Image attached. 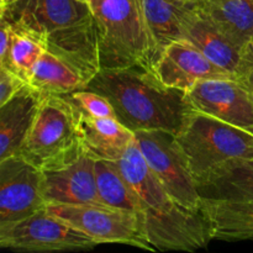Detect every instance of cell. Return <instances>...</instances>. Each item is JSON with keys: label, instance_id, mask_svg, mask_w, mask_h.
<instances>
[{"label": "cell", "instance_id": "6da1fadb", "mask_svg": "<svg viewBox=\"0 0 253 253\" xmlns=\"http://www.w3.org/2000/svg\"><path fill=\"white\" fill-rule=\"evenodd\" d=\"M138 203L141 227L153 251L195 252L212 241L203 210L178 204L151 172L133 141L116 161Z\"/></svg>", "mask_w": 253, "mask_h": 253}, {"label": "cell", "instance_id": "7a4b0ae2", "mask_svg": "<svg viewBox=\"0 0 253 253\" xmlns=\"http://www.w3.org/2000/svg\"><path fill=\"white\" fill-rule=\"evenodd\" d=\"M86 88L105 96L116 119L133 132L165 130L178 135L194 111L184 91L169 88L142 67L101 69Z\"/></svg>", "mask_w": 253, "mask_h": 253}, {"label": "cell", "instance_id": "3957f363", "mask_svg": "<svg viewBox=\"0 0 253 253\" xmlns=\"http://www.w3.org/2000/svg\"><path fill=\"white\" fill-rule=\"evenodd\" d=\"M101 69L142 67L153 71L157 52L138 0H90Z\"/></svg>", "mask_w": 253, "mask_h": 253}, {"label": "cell", "instance_id": "277c9868", "mask_svg": "<svg viewBox=\"0 0 253 253\" xmlns=\"http://www.w3.org/2000/svg\"><path fill=\"white\" fill-rule=\"evenodd\" d=\"M84 153L76 105L67 96H43L19 155L41 170H49Z\"/></svg>", "mask_w": 253, "mask_h": 253}, {"label": "cell", "instance_id": "5b68a950", "mask_svg": "<svg viewBox=\"0 0 253 253\" xmlns=\"http://www.w3.org/2000/svg\"><path fill=\"white\" fill-rule=\"evenodd\" d=\"M175 136L195 182L230 161H253L252 133L207 114L193 111Z\"/></svg>", "mask_w": 253, "mask_h": 253}, {"label": "cell", "instance_id": "8992f818", "mask_svg": "<svg viewBox=\"0 0 253 253\" xmlns=\"http://www.w3.org/2000/svg\"><path fill=\"white\" fill-rule=\"evenodd\" d=\"M135 141L146 163L168 194L183 207L202 210L197 182L177 136L165 130H140Z\"/></svg>", "mask_w": 253, "mask_h": 253}, {"label": "cell", "instance_id": "52a82bcc", "mask_svg": "<svg viewBox=\"0 0 253 253\" xmlns=\"http://www.w3.org/2000/svg\"><path fill=\"white\" fill-rule=\"evenodd\" d=\"M93 239L49 214L46 209L0 226V247L16 252L88 251Z\"/></svg>", "mask_w": 253, "mask_h": 253}, {"label": "cell", "instance_id": "ba28073f", "mask_svg": "<svg viewBox=\"0 0 253 253\" xmlns=\"http://www.w3.org/2000/svg\"><path fill=\"white\" fill-rule=\"evenodd\" d=\"M46 210L98 245L119 244L153 251L136 214L98 205H47Z\"/></svg>", "mask_w": 253, "mask_h": 253}, {"label": "cell", "instance_id": "9c48e42d", "mask_svg": "<svg viewBox=\"0 0 253 253\" xmlns=\"http://www.w3.org/2000/svg\"><path fill=\"white\" fill-rule=\"evenodd\" d=\"M43 172L20 155L0 160V226L46 209Z\"/></svg>", "mask_w": 253, "mask_h": 253}, {"label": "cell", "instance_id": "30bf717a", "mask_svg": "<svg viewBox=\"0 0 253 253\" xmlns=\"http://www.w3.org/2000/svg\"><path fill=\"white\" fill-rule=\"evenodd\" d=\"M192 109L253 135V100L237 79H205L185 93Z\"/></svg>", "mask_w": 253, "mask_h": 253}, {"label": "cell", "instance_id": "8fae6325", "mask_svg": "<svg viewBox=\"0 0 253 253\" xmlns=\"http://www.w3.org/2000/svg\"><path fill=\"white\" fill-rule=\"evenodd\" d=\"M153 73L163 84L184 93L205 79H236L234 74L212 63L199 49L183 40L170 43L161 53Z\"/></svg>", "mask_w": 253, "mask_h": 253}, {"label": "cell", "instance_id": "7c38bea8", "mask_svg": "<svg viewBox=\"0 0 253 253\" xmlns=\"http://www.w3.org/2000/svg\"><path fill=\"white\" fill-rule=\"evenodd\" d=\"M89 16L90 6L82 0H17L0 12V19L44 37Z\"/></svg>", "mask_w": 253, "mask_h": 253}, {"label": "cell", "instance_id": "4fadbf2b", "mask_svg": "<svg viewBox=\"0 0 253 253\" xmlns=\"http://www.w3.org/2000/svg\"><path fill=\"white\" fill-rule=\"evenodd\" d=\"M43 172V198L47 205H98L95 158L89 153L69 165Z\"/></svg>", "mask_w": 253, "mask_h": 253}, {"label": "cell", "instance_id": "5bb4252c", "mask_svg": "<svg viewBox=\"0 0 253 253\" xmlns=\"http://www.w3.org/2000/svg\"><path fill=\"white\" fill-rule=\"evenodd\" d=\"M46 49L71 66L85 85L101 71L99 37L93 14L83 21L47 35Z\"/></svg>", "mask_w": 253, "mask_h": 253}, {"label": "cell", "instance_id": "9a60e30c", "mask_svg": "<svg viewBox=\"0 0 253 253\" xmlns=\"http://www.w3.org/2000/svg\"><path fill=\"white\" fill-rule=\"evenodd\" d=\"M155 43L157 59L173 42L183 40L185 27L195 14L190 0H138Z\"/></svg>", "mask_w": 253, "mask_h": 253}, {"label": "cell", "instance_id": "2e32d148", "mask_svg": "<svg viewBox=\"0 0 253 253\" xmlns=\"http://www.w3.org/2000/svg\"><path fill=\"white\" fill-rule=\"evenodd\" d=\"M43 96L30 85L0 105V160L19 155Z\"/></svg>", "mask_w": 253, "mask_h": 253}, {"label": "cell", "instance_id": "e0dca14e", "mask_svg": "<svg viewBox=\"0 0 253 253\" xmlns=\"http://www.w3.org/2000/svg\"><path fill=\"white\" fill-rule=\"evenodd\" d=\"M76 108L85 152L96 160L118 161L135 141V132L118 119L90 116Z\"/></svg>", "mask_w": 253, "mask_h": 253}, {"label": "cell", "instance_id": "ac0fdd59", "mask_svg": "<svg viewBox=\"0 0 253 253\" xmlns=\"http://www.w3.org/2000/svg\"><path fill=\"white\" fill-rule=\"evenodd\" d=\"M202 200L253 203V161L234 160L197 180Z\"/></svg>", "mask_w": 253, "mask_h": 253}, {"label": "cell", "instance_id": "d6986e66", "mask_svg": "<svg viewBox=\"0 0 253 253\" xmlns=\"http://www.w3.org/2000/svg\"><path fill=\"white\" fill-rule=\"evenodd\" d=\"M198 11L244 49L253 41V0H199Z\"/></svg>", "mask_w": 253, "mask_h": 253}, {"label": "cell", "instance_id": "ffe728a7", "mask_svg": "<svg viewBox=\"0 0 253 253\" xmlns=\"http://www.w3.org/2000/svg\"><path fill=\"white\" fill-rule=\"evenodd\" d=\"M183 41L193 44L216 66L226 69L234 76L236 74L242 48L235 44L229 37L225 36L198 10L187 24Z\"/></svg>", "mask_w": 253, "mask_h": 253}, {"label": "cell", "instance_id": "44dd1931", "mask_svg": "<svg viewBox=\"0 0 253 253\" xmlns=\"http://www.w3.org/2000/svg\"><path fill=\"white\" fill-rule=\"evenodd\" d=\"M211 240L246 241L253 240V203L202 200Z\"/></svg>", "mask_w": 253, "mask_h": 253}, {"label": "cell", "instance_id": "7402d4cb", "mask_svg": "<svg viewBox=\"0 0 253 253\" xmlns=\"http://www.w3.org/2000/svg\"><path fill=\"white\" fill-rule=\"evenodd\" d=\"M29 85L42 96H64L86 86L71 66L47 49L35 66Z\"/></svg>", "mask_w": 253, "mask_h": 253}, {"label": "cell", "instance_id": "603a6c76", "mask_svg": "<svg viewBox=\"0 0 253 253\" xmlns=\"http://www.w3.org/2000/svg\"><path fill=\"white\" fill-rule=\"evenodd\" d=\"M9 24L11 43L9 54L4 61L0 62V67L12 71L29 84L35 66L46 51V37L20 25Z\"/></svg>", "mask_w": 253, "mask_h": 253}, {"label": "cell", "instance_id": "cb8c5ba5", "mask_svg": "<svg viewBox=\"0 0 253 253\" xmlns=\"http://www.w3.org/2000/svg\"><path fill=\"white\" fill-rule=\"evenodd\" d=\"M95 179L99 197L105 207L138 215L137 198L116 161L95 158Z\"/></svg>", "mask_w": 253, "mask_h": 253}, {"label": "cell", "instance_id": "d4e9b609", "mask_svg": "<svg viewBox=\"0 0 253 253\" xmlns=\"http://www.w3.org/2000/svg\"><path fill=\"white\" fill-rule=\"evenodd\" d=\"M73 101L79 109L90 116L96 118H115L116 114L110 101L101 94L88 88L79 89L73 93L64 95Z\"/></svg>", "mask_w": 253, "mask_h": 253}, {"label": "cell", "instance_id": "484cf974", "mask_svg": "<svg viewBox=\"0 0 253 253\" xmlns=\"http://www.w3.org/2000/svg\"><path fill=\"white\" fill-rule=\"evenodd\" d=\"M29 84L10 69L0 67V105L16 95Z\"/></svg>", "mask_w": 253, "mask_h": 253}, {"label": "cell", "instance_id": "4316f807", "mask_svg": "<svg viewBox=\"0 0 253 253\" xmlns=\"http://www.w3.org/2000/svg\"><path fill=\"white\" fill-rule=\"evenodd\" d=\"M235 76L237 81L246 88L253 100V41L242 49L241 59Z\"/></svg>", "mask_w": 253, "mask_h": 253}, {"label": "cell", "instance_id": "83f0119b", "mask_svg": "<svg viewBox=\"0 0 253 253\" xmlns=\"http://www.w3.org/2000/svg\"><path fill=\"white\" fill-rule=\"evenodd\" d=\"M15 1H17V0H0V12L4 11L9 5L14 4Z\"/></svg>", "mask_w": 253, "mask_h": 253}, {"label": "cell", "instance_id": "f1b7e54d", "mask_svg": "<svg viewBox=\"0 0 253 253\" xmlns=\"http://www.w3.org/2000/svg\"><path fill=\"white\" fill-rule=\"evenodd\" d=\"M82 1H85V2H89V1H90V0H82Z\"/></svg>", "mask_w": 253, "mask_h": 253}, {"label": "cell", "instance_id": "f546056e", "mask_svg": "<svg viewBox=\"0 0 253 253\" xmlns=\"http://www.w3.org/2000/svg\"><path fill=\"white\" fill-rule=\"evenodd\" d=\"M190 1H199V0H190Z\"/></svg>", "mask_w": 253, "mask_h": 253}]
</instances>
